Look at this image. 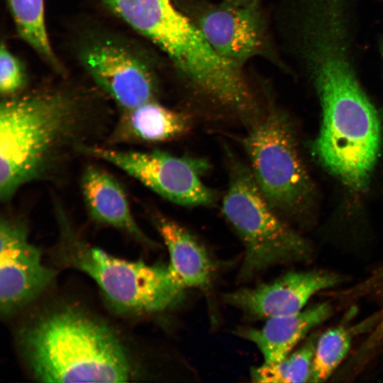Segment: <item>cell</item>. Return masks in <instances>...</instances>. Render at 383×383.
Wrapping results in <instances>:
<instances>
[{
    "label": "cell",
    "instance_id": "1",
    "mask_svg": "<svg viewBox=\"0 0 383 383\" xmlns=\"http://www.w3.org/2000/svg\"><path fill=\"white\" fill-rule=\"evenodd\" d=\"M108 111L79 93L44 88L4 97L0 104V199L50 179L70 156L96 144L110 128ZM111 129V128H110Z\"/></svg>",
    "mask_w": 383,
    "mask_h": 383
},
{
    "label": "cell",
    "instance_id": "2",
    "mask_svg": "<svg viewBox=\"0 0 383 383\" xmlns=\"http://www.w3.org/2000/svg\"><path fill=\"white\" fill-rule=\"evenodd\" d=\"M116 13L167 55L194 92L248 124L261 116L243 69L213 50L174 0H116Z\"/></svg>",
    "mask_w": 383,
    "mask_h": 383
},
{
    "label": "cell",
    "instance_id": "3",
    "mask_svg": "<svg viewBox=\"0 0 383 383\" xmlns=\"http://www.w3.org/2000/svg\"><path fill=\"white\" fill-rule=\"evenodd\" d=\"M21 344L33 375L44 382H124L126 352L102 322L71 309L48 314L26 328Z\"/></svg>",
    "mask_w": 383,
    "mask_h": 383
},
{
    "label": "cell",
    "instance_id": "4",
    "mask_svg": "<svg viewBox=\"0 0 383 383\" xmlns=\"http://www.w3.org/2000/svg\"><path fill=\"white\" fill-rule=\"evenodd\" d=\"M228 157L229 182L222 213L245 248L238 279L246 282L272 266L309 259L310 246L279 218L250 168L232 153Z\"/></svg>",
    "mask_w": 383,
    "mask_h": 383
},
{
    "label": "cell",
    "instance_id": "5",
    "mask_svg": "<svg viewBox=\"0 0 383 383\" xmlns=\"http://www.w3.org/2000/svg\"><path fill=\"white\" fill-rule=\"evenodd\" d=\"M59 255L65 264L89 275L111 306L119 312L154 313L182 303L185 287L170 265H148L107 254L62 228Z\"/></svg>",
    "mask_w": 383,
    "mask_h": 383
},
{
    "label": "cell",
    "instance_id": "6",
    "mask_svg": "<svg viewBox=\"0 0 383 383\" xmlns=\"http://www.w3.org/2000/svg\"><path fill=\"white\" fill-rule=\"evenodd\" d=\"M318 92L323 107L315 145L318 157L345 184L362 188L379 154L377 113L360 83Z\"/></svg>",
    "mask_w": 383,
    "mask_h": 383
},
{
    "label": "cell",
    "instance_id": "7",
    "mask_svg": "<svg viewBox=\"0 0 383 383\" xmlns=\"http://www.w3.org/2000/svg\"><path fill=\"white\" fill-rule=\"evenodd\" d=\"M242 144L257 184L273 209H298L309 179L284 114L274 109L262 114L250 126Z\"/></svg>",
    "mask_w": 383,
    "mask_h": 383
},
{
    "label": "cell",
    "instance_id": "8",
    "mask_svg": "<svg viewBox=\"0 0 383 383\" xmlns=\"http://www.w3.org/2000/svg\"><path fill=\"white\" fill-rule=\"evenodd\" d=\"M82 153L116 167L174 204L209 206L216 200L215 192L201 180L210 168L205 158L178 157L159 150H119L98 144L84 147Z\"/></svg>",
    "mask_w": 383,
    "mask_h": 383
},
{
    "label": "cell",
    "instance_id": "9",
    "mask_svg": "<svg viewBox=\"0 0 383 383\" xmlns=\"http://www.w3.org/2000/svg\"><path fill=\"white\" fill-rule=\"evenodd\" d=\"M213 50L243 69L250 60L272 58V48L260 4L243 5L225 0H174Z\"/></svg>",
    "mask_w": 383,
    "mask_h": 383
},
{
    "label": "cell",
    "instance_id": "10",
    "mask_svg": "<svg viewBox=\"0 0 383 383\" xmlns=\"http://www.w3.org/2000/svg\"><path fill=\"white\" fill-rule=\"evenodd\" d=\"M82 61L120 111L155 100L157 86L152 71L123 45L109 40L94 43L83 50Z\"/></svg>",
    "mask_w": 383,
    "mask_h": 383
},
{
    "label": "cell",
    "instance_id": "11",
    "mask_svg": "<svg viewBox=\"0 0 383 383\" xmlns=\"http://www.w3.org/2000/svg\"><path fill=\"white\" fill-rule=\"evenodd\" d=\"M0 243V309L8 315L45 290L56 273L43 264L21 222L2 217Z\"/></svg>",
    "mask_w": 383,
    "mask_h": 383
},
{
    "label": "cell",
    "instance_id": "12",
    "mask_svg": "<svg viewBox=\"0 0 383 383\" xmlns=\"http://www.w3.org/2000/svg\"><path fill=\"white\" fill-rule=\"evenodd\" d=\"M342 280L325 270L291 272L271 282L227 292L223 300L250 318L267 319L304 309L313 296Z\"/></svg>",
    "mask_w": 383,
    "mask_h": 383
},
{
    "label": "cell",
    "instance_id": "13",
    "mask_svg": "<svg viewBox=\"0 0 383 383\" xmlns=\"http://www.w3.org/2000/svg\"><path fill=\"white\" fill-rule=\"evenodd\" d=\"M331 314V305L322 302L295 313L267 318L260 328H240L236 333L255 344L265 363H274L291 353L312 329Z\"/></svg>",
    "mask_w": 383,
    "mask_h": 383
},
{
    "label": "cell",
    "instance_id": "14",
    "mask_svg": "<svg viewBox=\"0 0 383 383\" xmlns=\"http://www.w3.org/2000/svg\"><path fill=\"white\" fill-rule=\"evenodd\" d=\"M192 117L168 109L155 100L131 109L121 111L107 135L109 144L170 140L186 134Z\"/></svg>",
    "mask_w": 383,
    "mask_h": 383
},
{
    "label": "cell",
    "instance_id": "15",
    "mask_svg": "<svg viewBox=\"0 0 383 383\" xmlns=\"http://www.w3.org/2000/svg\"><path fill=\"white\" fill-rule=\"evenodd\" d=\"M81 190L86 208L94 221L122 230L154 247L138 226L127 196L118 180L106 170L89 165L84 171Z\"/></svg>",
    "mask_w": 383,
    "mask_h": 383
},
{
    "label": "cell",
    "instance_id": "16",
    "mask_svg": "<svg viewBox=\"0 0 383 383\" xmlns=\"http://www.w3.org/2000/svg\"><path fill=\"white\" fill-rule=\"evenodd\" d=\"M152 219L168 250L170 266L179 282L186 288L207 289L214 267L205 248L174 221L157 213Z\"/></svg>",
    "mask_w": 383,
    "mask_h": 383
},
{
    "label": "cell",
    "instance_id": "17",
    "mask_svg": "<svg viewBox=\"0 0 383 383\" xmlns=\"http://www.w3.org/2000/svg\"><path fill=\"white\" fill-rule=\"evenodd\" d=\"M19 35L52 66L60 67L48 38L43 0H7Z\"/></svg>",
    "mask_w": 383,
    "mask_h": 383
},
{
    "label": "cell",
    "instance_id": "18",
    "mask_svg": "<svg viewBox=\"0 0 383 383\" xmlns=\"http://www.w3.org/2000/svg\"><path fill=\"white\" fill-rule=\"evenodd\" d=\"M355 335L353 327L338 326L317 338L309 382H323L331 377L348 355Z\"/></svg>",
    "mask_w": 383,
    "mask_h": 383
},
{
    "label": "cell",
    "instance_id": "19",
    "mask_svg": "<svg viewBox=\"0 0 383 383\" xmlns=\"http://www.w3.org/2000/svg\"><path fill=\"white\" fill-rule=\"evenodd\" d=\"M317 338L310 337L300 348L279 362H263L252 368V380L257 383L309 382Z\"/></svg>",
    "mask_w": 383,
    "mask_h": 383
},
{
    "label": "cell",
    "instance_id": "20",
    "mask_svg": "<svg viewBox=\"0 0 383 383\" xmlns=\"http://www.w3.org/2000/svg\"><path fill=\"white\" fill-rule=\"evenodd\" d=\"M26 84V74L21 61L4 43L0 52V91L4 97L21 93Z\"/></svg>",
    "mask_w": 383,
    "mask_h": 383
},
{
    "label": "cell",
    "instance_id": "21",
    "mask_svg": "<svg viewBox=\"0 0 383 383\" xmlns=\"http://www.w3.org/2000/svg\"><path fill=\"white\" fill-rule=\"evenodd\" d=\"M355 297L372 296L380 300V306L371 316L374 332L383 338V265L370 276L352 287Z\"/></svg>",
    "mask_w": 383,
    "mask_h": 383
},
{
    "label": "cell",
    "instance_id": "22",
    "mask_svg": "<svg viewBox=\"0 0 383 383\" xmlns=\"http://www.w3.org/2000/svg\"><path fill=\"white\" fill-rule=\"evenodd\" d=\"M231 3L249 5V4H260V0H225Z\"/></svg>",
    "mask_w": 383,
    "mask_h": 383
}]
</instances>
